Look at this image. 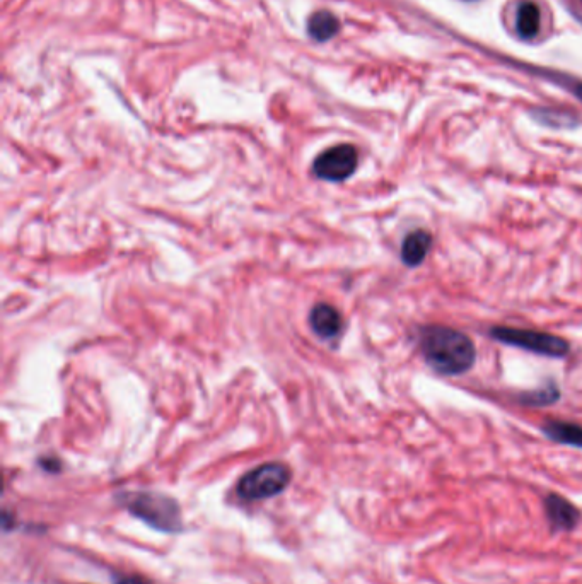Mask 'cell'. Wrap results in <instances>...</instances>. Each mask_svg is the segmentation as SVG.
Segmentation results:
<instances>
[{"instance_id":"7a4b0ae2","label":"cell","mask_w":582,"mask_h":584,"mask_svg":"<svg viewBox=\"0 0 582 584\" xmlns=\"http://www.w3.org/2000/svg\"><path fill=\"white\" fill-rule=\"evenodd\" d=\"M122 504L158 532L176 533L181 530L180 506L169 496L159 492H130L123 494Z\"/></svg>"},{"instance_id":"3957f363","label":"cell","mask_w":582,"mask_h":584,"mask_svg":"<svg viewBox=\"0 0 582 584\" xmlns=\"http://www.w3.org/2000/svg\"><path fill=\"white\" fill-rule=\"evenodd\" d=\"M490 337L501 344L518 347L538 356L565 357L571 352V344L559 335L531 328L492 327Z\"/></svg>"},{"instance_id":"8fae6325","label":"cell","mask_w":582,"mask_h":584,"mask_svg":"<svg viewBox=\"0 0 582 584\" xmlns=\"http://www.w3.org/2000/svg\"><path fill=\"white\" fill-rule=\"evenodd\" d=\"M540 9L535 2L526 0L518 9V16H516V30L518 35L524 40H533L538 31H540Z\"/></svg>"},{"instance_id":"8992f818","label":"cell","mask_w":582,"mask_h":584,"mask_svg":"<svg viewBox=\"0 0 582 584\" xmlns=\"http://www.w3.org/2000/svg\"><path fill=\"white\" fill-rule=\"evenodd\" d=\"M543 504L548 525L553 533L572 532L581 523L582 514L576 504H572L569 499H565L557 492H550Z\"/></svg>"},{"instance_id":"30bf717a","label":"cell","mask_w":582,"mask_h":584,"mask_svg":"<svg viewBox=\"0 0 582 584\" xmlns=\"http://www.w3.org/2000/svg\"><path fill=\"white\" fill-rule=\"evenodd\" d=\"M306 30L311 40L325 43L332 40L333 36L340 31V21L333 12L316 11L309 16Z\"/></svg>"},{"instance_id":"5b68a950","label":"cell","mask_w":582,"mask_h":584,"mask_svg":"<svg viewBox=\"0 0 582 584\" xmlns=\"http://www.w3.org/2000/svg\"><path fill=\"white\" fill-rule=\"evenodd\" d=\"M359 166V152L350 144H338L321 152L313 163V173L325 182H345Z\"/></svg>"},{"instance_id":"ba28073f","label":"cell","mask_w":582,"mask_h":584,"mask_svg":"<svg viewBox=\"0 0 582 584\" xmlns=\"http://www.w3.org/2000/svg\"><path fill=\"white\" fill-rule=\"evenodd\" d=\"M432 234L425 229H415L405 236L402 243V262L414 269L424 262L429 252H431Z\"/></svg>"},{"instance_id":"4fadbf2b","label":"cell","mask_w":582,"mask_h":584,"mask_svg":"<svg viewBox=\"0 0 582 584\" xmlns=\"http://www.w3.org/2000/svg\"><path fill=\"white\" fill-rule=\"evenodd\" d=\"M576 96H577V98H579V100L582 101V84H579V86H577Z\"/></svg>"},{"instance_id":"7c38bea8","label":"cell","mask_w":582,"mask_h":584,"mask_svg":"<svg viewBox=\"0 0 582 584\" xmlns=\"http://www.w3.org/2000/svg\"><path fill=\"white\" fill-rule=\"evenodd\" d=\"M560 398L559 388L555 383H548L547 386L536 388L533 392H524L519 395V402L528 407H548L553 405Z\"/></svg>"},{"instance_id":"9c48e42d","label":"cell","mask_w":582,"mask_h":584,"mask_svg":"<svg viewBox=\"0 0 582 584\" xmlns=\"http://www.w3.org/2000/svg\"><path fill=\"white\" fill-rule=\"evenodd\" d=\"M542 433L553 443L567 444L582 450V426L567 421H547L542 426Z\"/></svg>"},{"instance_id":"277c9868","label":"cell","mask_w":582,"mask_h":584,"mask_svg":"<svg viewBox=\"0 0 582 584\" xmlns=\"http://www.w3.org/2000/svg\"><path fill=\"white\" fill-rule=\"evenodd\" d=\"M291 482V470L284 463H265L239 480L238 496L245 501H263L279 496Z\"/></svg>"},{"instance_id":"6da1fadb","label":"cell","mask_w":582,"mask_h":584,"mask_svg":"<svg viewBox=\"0 0 582 584\" xmlns=\"http://www.w3.org/2000/svg\"><path fill=\"white\" fill-rule=\"evenodd\" d=\"M419 347L425 363L443 376H460L470 371L477 361L473 340L446 325L420 328Z\"/></svg>"},{"instance_id":"52a82bcc","label":"cell","mask_w":582,"mask_h":584,"mask_svg":"<svg viewBox=\"0 0 582 584\" xmlns=\"http://www.w3.org/2000/svg\"><path fill=\"white\" fill-rule=\"evenodd\" d=\"M309 323L313 332L321 339H333L342 332V315L332 304L320 303L309 313Z\"/></svg>"}]
</instances>
